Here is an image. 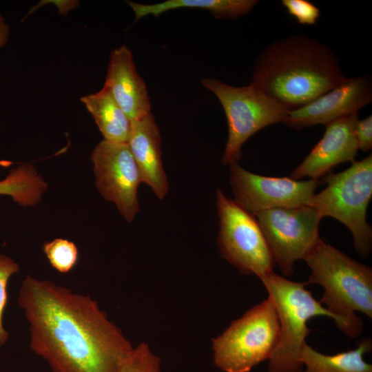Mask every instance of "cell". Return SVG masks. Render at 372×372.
Here are the masks:
<instances>
[{"mask_svg":"<svg viewBox=\"0 0 372 372\" xmlns=\"http://www.w3.org/2000/svg\"><path fill=\"white\" fill-rule=\"evenodd\" d=\"M372 101L369 76L347 78L309 103L289 112L284 123L296 130L324 125L358 112Z\"/></svg>","mask_w":372,"mask_h":372,"instance_id":"cell-12","label":"cell"},{"mask_svg":"<svg viewBox=\"0 0 372 372\" xmlns=\"http://www.w3.org/2000/svg\"><path fill=\"white\" fill-rule=\"evenodd\" d=\"M47 189V183L30 163L20 164L0 180V195L10 196L23 207L39 203Z\"/></svg>","mask_w":372,"mask_h":372,"instance_id":"cell-19","label":"cell"},{"mask_svg":"<svg viewBox=\"0 0 372 372\" xmlns=\"http://www.w3.org/2000/svg\"><path fill=\"white\" fill-rule=\"evenodd\" d=\"M218 243L220 253L242 273L261 278L273 271V259L254 216L218 189Z\"/></svg>","mask_w":372,"mask_h":372,"instance_id":"cell-8","label":"cell"},{"mask_svg":"<svg viewBox=\"0 0 372 372\" xmlns=\"http://www.w3.org/2000/svg\"><path fill=\"white\" fill-rule=\"evenodd\" d=\"M303 260L311 270L306 282L324 288L320 302L338 318L336 326L350 338L359 336L362 322L355 312L372 318L371 268L320 238Z\"/></svg>","mask_w":372,"mask_h":372,"instance_id":"cell-3","label":"cell"},{"mask_svg":"<svg viewBox=\"0 0 372 372\" xmlns=\"http://www.w3.org/2000/svg\"><path fill=\"white\" fill-rule=\"evenodd\" d=\"M127 144L138 166L142 183L149 185L159 199L165 197L169 184L161 157V136L151 112L131 121Z\"/></svg>","mask_w":372,"mask_h":372,"instance_id":"cell-15","label":"cell"},{"mask_svg":"<svg viewBox=\"0 0 372 372\" xmlns=\"http://www.w3.org/2000/svg\"><path fill=\"white\" fill-rule=\"evenodd\" d=\"M358 149L368 152L372 147V116L358 120L355 129Z\"/></svg>","mask_w":372,"mask_h":372,"instance_id":"cell-24","label":"cell"},{"mask_svg":"<svg viewBox=\"0 0 372 372\" xmlns=\"http://www.w3.org/2000/svg\"><path fill=\"white\" fill-rule=\"evenodd\" d=\"M229 167L234 200L254 216L271 209L307 205L320 183L319 179L299 180L258 175L238 163Z\"/></svg>","mask_w":372,"mask_h":372,"instance_id":"cell-11","label":"cell"},{"mask_svg":"<svg viewBox=\"0 0 372 372\" xmlns=\"http://www.w3.org/2000/svg\"><path fill=\"white\" fill-rule=\"evenodd\" d=\"M116 372H161V360L143 342L134 347Z\"/></svg>","mask_w":372,"mask_h":372,"instance_id":"cell-21","label":"cell"},{"mask_svg":"<svg viewBox=\"0 0 372 372\" xmlns=\"http://www.w3.org/2000/svg\"><path fill=\"white\" fill-rule=\"evenodd\" d=\"M280 339V323L268 297L212 340L214 362L224 372H249L269 360Z\"/></svg>","mask_w":372,"mask_h":372,"instance_id":"cell-6","label":"cell"},{"mask_svg":"<svg viewBox=\"0 0 372 372\" xmlns=\"http://www.w3.org/2000/svg\"><path fill=\"white\" fill-rule=\"evenodd\" d=\"M255 216L273 261L285 276L293 273L295 262L304 259L320 238L322 218L307 205L265 210Z\"/></svg>","mask_w":372,"mask_h":372,"instance_id":"cell-9","label":"cell"},{"mask_svg":"<svg viewBox=\"0 0 372 372\" xmlns=\"http://www.w3.org/2000/svg\"><path fill=\"white\" fill-rule=\"evenodd\" d=\"M260 280L275 306L280 323V339L269 359L268 372H301L300 351L311 331L308 321L324 316L333 318L337 325L338 318L313 297L305 287L306 282L291 281L273 271Z\"/></svg>","mask_w":372,"mask_h":372,"instance_id":"cell-4","label":"cell"},{"mask_svg":"<svg viewBox=\"0 0 372 372\" xmlns=\"http://www.w3.org/2000/svg\"><path fill=\"white\" fill-rule=\"evenodd\" d=\"M346 79L329 47L300 34L289 35L266 46L255 61L250 84L291 111L309 103Z\"/></svg>","mask_w":372,"mask_h":372,"instance_id":"cell-2","label":"cell"},{"mask_svg":"<svg viewBox=\"0 0 372 372\" xmlns=\"http://www.w3.org/2000/svg\"><path fill=\"white\" fill-rule=\"evenodd\" d=\"M92 116L103 140L113 143H127L131 121L105 86L99 92L80 99Z\"/></svg>","mask_w":372,"mask_h":372,"instance_id":"cell-16","label":"cell"},{"mask_svg":"<svg viewBox=\"0 0 372 372\" xmlns=\"http://www.w3.org/2000/svg\"><path fill=\"white\" fill-rule=\"evenodd\" d=\"M257 0H167L154 4H143L127 1L132 9L135 20L152 15L155 17L178 8H200L209 11L216 19H236L248 14Z\"/></svg>","mask_w":372,"mask_h":372,"instance_id":"cell-17","label":"cell"},{"mask_svg":"<svg viewBox=\"0 0 372 372\" xmlns=\"http://www.w3.org/2000/svg\"><path fill=\"white\" fill-rule=\"evenodd\" d=\"M47 2L54 4L58 8L59 13L62 15L68 14L79 5L78 1H47Z\"/></svg>","mask_w":372,"mask_h":372,"instance_id":"cell-25","label":"cell"},{"mask_svg":"<svg viewBox=\"0 0 372 372\" xmlns=\"http://www.w3.org/2000/svg\"><path fill=\"white\" fill-rule=\"evenodd\" d=\"M201 82L216 96L227 118L228 137L222 157L224 165L238 163L243 144L251 136L267 126L284 123L289 112L251 84L236 87L216 79H204Z\"/></svg>","mask_w":372,"mask_h":372,"instance_id":"cell-7","label":"cell"},{"mask_svg":"<svg viewBox=\"0 0 372 372\" xmlns=\"http://www.w3.org/2000/svg\"><path fill=\"white\" fill-rule=\"evenodd\" d=\"M95 184L102 196L113 202L131 223L138 211L141 174L127 143L99 142L91 154Z\"/></svg>","mask_w":372,"mask_h":372,"instance_id":"cell-10","label":"cell"},{"mask_svg":"<svg viewBox=\"0 0 372 372\" xmlns=\"http://www.w3.org/2000/svg\"><path fill=\"white\" fill-rule=\"evenodd\" d=\"M43 251L50 265L61 273L70 272L76 266L78 258V248L74 242L65 238H57L46 242Z\"/></svg>","mask_w":372,"mask_h":372,"instance_id":"cell-20","label":"cell"},{"mask_svg":"<svg viewBox=\"0 0 372 372\" xmlns=\"http://www.w3.org/2000/svg\"><path fill=\"white\" fill-rule=\"evenodd\" d=\"M327 187L314 194L307 205L323 218L331 216L351 231L357 252L363 258L371 251L372 230L366 220L372 195V156L352 162L344 171L324 178Z\"/></svg>","mask_w":372,"mask_h":372,"instance_id":"cell-5","label":"cell"},{"mask_svg":"<svg viewBox=\"0 0 372 372\" xmlns=\"http://www.w3.org/2000/svg\"><path fill=\"white\" fill-rule=\"evenodd\" d=\"M281 3L301 25H315L320 15V9L308 0H282Z\"/></svg>","mask_w":372,"mask_h":372,"instance_id":"cell-23","label":"cell"},{"mask_svg":"<svg viewBox=\"0 0 372 372\" xmlns=\"http://www.w3.org/2000/svg\"><path fill=\"white\" fill-rule=\"evenodd\" d=\"M358 120L359 114L356 112L327 124L322 138L293 170L290 178L319 179L335 166L353 162L358 150L355 133Z\"/></svg>","mask_w":372,"mask_h":372,"instance_id":"cell-13","label":"cell"},{"mask_svg":"<svg viewBox=\"0 0 372 372\" xmlns=\"http://www.w3.org/2000/svg\"><path fill=\"white\" fill-rule=\"evenodd\" d=\"M19 271L17 262L5 254H0V347L9 339V333L3 326V314L8 302V282L10 278Z\"/></svg>","mask_w":372,"mask_h":372,"instance_id":"cell-22","label":"cell"},{"mask_svg":"<svg viewBox=\"0 0 372 372\" xmlns=\"http://www.w3.org/2000/svg\"><path fill=\"white\" fill-rule=\"evenodd\" d=\"M17 302L52 372H116L134 347L95 300L51 280L27 276Z\"/></svg>","mask_w":372,"mask_h":372,"instance_id":"cell-1","label":"cell"},{"mask_svg":"<svg viewBox=\"0 0 372 372\" xmlns=\"http://www.w3.org/2000/svg\"><path fill=\"white\" fill-rule=\"evenodd\" d=\"M130 121L151 112L146 84L138 74L131 50L126 45L114 49L110 56L104 85Z\"/></svg>","mask_w":372,"mask_h":372,"instance_id":"cell-14","label":"cell"},{"mask_svg":"<svg viewBox=\"0 0 372 372\" xmlns=\"http://www.w3.org/2000/svg\"><path fill=\"white\" fill-rule=\"evenodd\" d=\"M371 349L369 338L361 339L353 350L333 355L320 353L305 342L300 355L305 367L301 372H372V365L364 359Z\"/></svg>","mask_w":372,"mask_h":372,"instance_id":"cell-18","label":"cell"},{"mask_svg":"<svg viewBox=\"0 0 372 372\" xmlns=\"http://www.w3.org/2000/svg\"><path fill=\"white\" fill-rule=\"evenodd\" d=\"M10 37V28L0 10V50L8 43Z\"/></svg>","mask_w":372,"mask_h":372,"instance_id":"cell-26","label":"cell"}]
</instances>
